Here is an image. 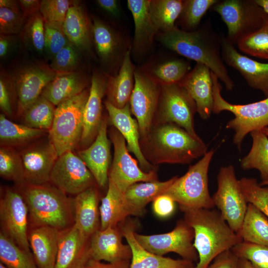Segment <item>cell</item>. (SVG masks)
I'll return each instance as SVG.
<instances>
[{
    "instance_id": "32",
    "label": "cell",
    "mask_w": 268,
    "mask_h": 268,
    "mask_svg": "<svg viewBox=\"0 0 268 268\" xmlns=\"http://www.w3.org/2000/svg\"><path fill=\"white\" fill-rule=\"evenodd\" d=\"M177 178L175 176L163 182L155 180L134 184L125 192V199L136 215H141L146 204L164 194Z\"/></svg>"
},
{
    "instance_id": "27",
    "label": "cell",
    "mask_w": 268,
    "mask_h": 268,
    "mask_svg": "<svg viewBox=\"0 0 268 268\" xmlns=\"http://www.w3.org/2000/svg\"><path fill=\"white\" fill-rule=\"evenodd\" d=\"M60 231L49 226H29L28 238L38 268H55Z\"/></svg>"
},
{
    "instance_id": "31",
    "label": "cell",
    "mask_w": 268,
    "mask_h": 268,
    "mask_svg": "<svg viewBox=\"0 0 268 268\" xmlns=\"http://www.w3.org/2000/svg\"><path fill=\"white\" fill-rule=\"evenodd\" d=\"M134 67L130 51L125 53L118 73L108 79L107 101L113 106L122 108L129 103L134 88Z\"/></svg>"
},
{
    "instance_id": "7",
    "label": "cell",
    "mask_w": 268,
    "mask_h": 268,
    "mask_svg": "<svg viewBox=\"0 0 268 268\" xmlns=\"http://www.w3.org/2000/svg\"><path fill=\"white\" fill-rule=\"evenodd\" d=\"M214 150L207 151L198 162L190 166L183 176L176 179L164 194L179 204L180 208H213L208 190V172Z\"/></svg>"
},
{
    "instance_id": "43",
    "label": "cell",
    "mask_w": 268,
    "mask_h": 268,
    "mask_svg": "<svg viewBox=\"0 0 268 268\" xmlns=\"http://www.w3.org/2000/svg\"><path fill=\"white\" fill-rule=\"evenodd\" d=\"M237 45L244 54L268 60V17L261 28L239 41Z\"/></svg>"
},
{
    "instance_id": "15",
    "label": "cell",
    "mask_w": 268,
    "mask_h": 268,
    "mask_svg": "<svg viewBox=\"0 0 268 268\" xmlns=\"http://www.w3.org/2000/svg\"><path fill=\"white\" fill-rule=\"evenodd\" d=\"M160 90L157 82L140 71L134 73V86L130 99L131 112L136 118L140 136L144 137L153 124Z\"/></svg>"
},
{
    "instance_id": "63",
    "label": "cell",
    "mask_w": 268,
    "mask_h": 268,
    "mask_svg": "<svg viewBox=\"0 0 268 268\" xmlns=\"http://www.w3.org/2000/svg\"><path fill=\"white\" fill-rule=\"evenodd\" d=\"M0 268H7L3 264L0 262Z\"/></svg>"
},
{
    "instance_id": "53",
    "label": "cell",
    "mask_w": 268,
    "mask_h": 268,
    "mask_svg": "<svg viewBox=\"0 0 268 268\" xmlns=\"http://www.w3.org/2000/svg\"><path fill=\"white\" fill-rule=\"evenodd\" d=\"M175 203V201L170 196L163 194L153 201V209L157 216L167 217L174 212Z\"/></svg>"
},
{
    "instance_id": "2",
    "label": "cell",
    "mask_w": 268,
    "mask_h": 268,
    "mask_svg": "<svg viewBox=\"0 0 268 268\" xmlns=\"http://www.w3.org/2000/svg\"><path fill=\"white\" fill-rule=\"evenodd\" d=\"M142 139L143 155L156 164H188L207 152V145L199 136L171 123L153 125Z\"/></svg>"
},
{
    "instance_id": "33",
    "label": "cell",
    "mask_w": 268,
    "mask_h": 268,
    "mask_svg": "<svg viewBox=\"0 0 268 268\" xmlns=\"http://www.w3.org/2000/svg\"><path fill=\"white\" fill-rule=\"evenodd\" d=\"M149 0H128V6L132 13L134 24V44L141 48L151 44L158 30L150 13Z\"/></svg>"
},
{
    "instance_id": "50",
    "label": "cell",
    "mask_w": 268,
    "mask_h": 268,
    "mask_svg": "<svg viewBox=\"0 0 268 268\" xmlns=\"http://www.w3.org/2000/svg\"><path fill=\"white\" fill-rule=\"evenodd\" d=\"M24 30L34 48L42 52L45 50V23L40 12L29 17Z\"/></svg>"
},
{
    "instance_id": "46",
    "label": "cell",
    "mask_w": 268,
    "mask_h": 268,
    "mask_svg": "<svg viewBox=\"0 0 268 268\" xmlns=\"http://www.w3.org/2000/svg\"><path fill=\"white\" fill-rule=\"evenodd\" d=\"M239 181L247 202L256 206L268 217V186H261L255 178L243 177Z\"/></svg>"
},
{
    "instance_id": "61",
    "label": "cell",
    "mask_w": 268,
    "mask_h": 268,
    "mask_svg": "<svg viewBox=\"0 0 268 268\" xmlns=\"http://www.w3.org/2000/svg\"><path fill=\"white\" fill-rule=\"evenodd\" d=\"M260 185L262 186H268V179L264 181H262L259 183Z\"/></svg>"
},
{
    "instance_id": "54",
    "label": "cell",
    "mask_w": 268,
    "mask_h": 268,
    "mask_svg": "<svg viewBox=\"0 0 268 268\" xmlns=\"http://www.w3.org/2000/svg\"><path fill=\"white\" fill-rule=\"evenodd\" d=\"M238 261V258L230 249L217 256L207 268H237Z\"/></svg>"
},
{
    "instance_id": "16",
    "label": "cell",
    "mask_w": 268,
    "mask_h": 268,
    "mask_svg": "<svg viewBox=\"0 0 268 268\" xmlns=\"http://www.w3.org/2000/svg\"><path fill=\"white\" fill-rule=\"evenodd\" d=\"M18 152L23 166L25 183H49L52 169L59 156L48 136L46 139L24 146Z\"/></svg>"
},
{
    "instance_id": "35",
    "label": "cell",
    "mask_w": 268,
    "mask_h": 268,
    "mask_svg": "<svg viewBox=\"0 0 268 268\" xmlns=\"http://www.w3.org/2000/svg\"><path fill=\"white\" fill-rule=\"evenodd\" d=\"M49 131L32 128L8 120L0 115V141L1 146L13 147L26 145L45 135Z\"/></svg>"
},
{
    "instance_id": "28",
    "label": "cell",
    "mask_w": 268,
    "mask_h": 268,
    "mask_svg": "<svg viewBox=\"0 0 268 268\" xmlns=\"http://www.w3.org/2000/svg\"><path fill=\"white\" fill-rule=\"evenodd\" d=\"M100 229L119 226L130 215H136L125 199L124 193L109 180L108 190L99 206Z\"/></svg>"
},
{
    "instance_id": "22",
    "label": "cell",
    "mask_w": 268,
    "mask_h": 268,
    "mask_svg": "<svg viewBox=\"0 0 268 268\" xmlns=\"http://www.w3.org/2000/svg\"><path fill=\"white\" fill-rule=\"evenodd\" d=\"M122 236L119 226L97 230L90 238L91 259L108 263L131 261V247L123 243Z\"/></svg>"
},
{
    "instance_id": "62",
    "label": "cell",
    "mask_w": 268,
    "mask_h": 268,
    "mask_svg": "<svg viewBox=\"0 0 268 268\" xmlns=\"http://www.w3.org/2000/svg\"><path fill=\"white\" fill-rule=\"evenodd\" d=\"M262 132L268 136V127H266L262 130Z\"/></svg>"
},
{
    "instance_id": "42",
    "label": "cell",
    "mask_w": 268,
    "mask_h": 268,
    "mask_svg": "<svg viewBox=\"0 0 268 268\" xmlns=\"http://www.w3.org/2000/svg\"><path fill=\"white\" fill-rule=\"evenodd\" d=\"M0 175L4 179L12 181L18 186L25 183L20 154L13 147H0Z\"/></svg>"
},
{
    "instance_id": "30",
    "label": "cell",
    "mask_w": 268,
    "mask_h": 268,
    "mask_svg": "<svg viewBox=\"0 0 268 268\" xmlns=\"http://www.w3.org/2000/svg\"><path fill=\"white\" fill-rule=\"evenodd\" d=\"M63 30L69 43L78 50L90 48L92 25L84 8L76 2H73L68 10Z\"/></svg>"
},
{
    "instance_id": "4",
    "label": "cell",
    "mask_w": 268,
    "mask_h": 268,
    "mask_svg": "<svg viewBox=\"0 0 268 268\" xmlns=\"http://www.w3.org/2000/svg\"><path fill=\"white\" fill-rule=\"evenodd\" d=\"M28 207L29 226H49L59 231L74 225L72 198L49 183L18 186Z\"/></svg>"
},
{
    "instance_id": "5",
    "label": "cell",
    "mask_w": 268,
    "mask_h": 268,
    "mask_svg": "<svg viewBox=\"0 0 268 268\" xmlns=\"http://www.w3.org/2000/svg\"><path fill=\"white\" fill-rule=\"evenodd\" d=\"M211 76L213 94L212 113L218 114L227 111L234 115V118L227 122L226 127L234 131L233 143L240 150L243 140L248 134L268 127V97L247 104H231L222 96L221 84L212 71Z\"/></svg>"
},
{
    "instance_id": "13",
    "label": "cell",
    "mask_w": 268,
    "mask_h": 268,
    "mask_svg": "<svg viewBox=\"0 0 268 268\" xmlns=\"http://www.w3.org/2000/svg\"><path fill=\"white\" fill-rule=\"evenodd\" d=\"M50 182L66 195L74 196L96 183L84 162L72 151L65 152L58 156Z\"/></svg>"
},
{
    "instance_id": "52",
    "label": "cell",
    "mask_w": 268,
    "mask_h": 268,
    "mask_svg": "<svg viewBox=\"0 0 268 268\" xmlns=\"http://www.w3.org/2000/svg\"><path fill=\"white\" fill-rule=\"evenodd\" d=\"M15 89L13 79L3 72L0 77V108L3 114L8 117L12 114V96Z\"/></svg>"
},
{
    "instance_id": "45",
    "label": "cell",
    "mask_w": 268,
    "mask_h": 268,
    "mask_svg": "<svg viewBox=\"0 0 268 268\" xmlns=\"http://www.w3.org/2000/svg\"><path fill=\"white\" fill-rule=\"evenodd\" d=\"M18 2L11 0H0V32L4 35L19 32L24 17L19 9Z\"/></svg>"
},
{
    "instance_id": "8",
    "label": "cell",
    "mask_w": 268,
    "mask_h": 268,
    "mask_svg": "<svg viewBox=\"0 0 268 268\" xmlns=\"http://www.w3.org/2000/svg\"><path fill=\"white\" fill-rule=\"evenodd\" d=\"M210 10L217 12L227 28V40L237 45L258 30L268 17L255 0H223Z\"/></svg>"
},
{
    "instance_id": "17",
    "label": "cell",
    "mask_w": 268,
    "mask_h": 268,
    "mask_svg": "<svg viewBox=\"0 0 268 268\" xmlns=\"http://www.w3.org/2000/svg\"><path fill=\"white\" fill-rule=\"evenodd\" d=\"M56 75L50 66L44 65L26 67L18 71L13 78L17 96V115L21 116L42 95Z\"/></svg>"
},
{
    "instance_id": "51",
    "label": "cell",
    "mask_w": 268,
    "mask_h": 268,
    "mask_svg": "<svg viewBox=\"0 0 268 268\" xmlns=\"http://www.w3.org/2000/svg\"><path fill=\"white\" fill-rule=\"evenodd\" d=\"M68 43L63 27L45 23V50L52 59Z\"/></svg>"
},
{
    "instance_id": "39",
    "label": "cell",
    "mask_w": 268,
    "mask_h": 268,
    "mask_svg": "<svg viewBox=\"0 0 268 268\" xmlns=\"http://www.w3.org/2000/svg\"><path fill=\"white\" fill-rule=\"evenodd\" d=\"M55 109V106L42 95L21 115L23 125L49 131L53 124Z\"/></svg>"
},
{
    "instance_id": "20",
    "label": "cell",
    "mask_w": 268,
    "mask_h": 268,
    "mask_svg": "<svg viewBox=\"0 0 268 268\" xmlns=\"http://www.w3.org/2000/svg\"><path fill=\"white\" fill-rule=\"evenodd\" d=\"M109 119L103 118L101 127L94 141L87 147L78 151L84 162L100 188L108 184L110 162V143L107 135Z\"/></svg>"
},
{
    "instance_id": "38",
    "label": "cell",
    "mask_w": 268,
    "mask_h": 268,
    "mask_svg": "<svg viewBox=\"0 0 268 268\" xmlns=\"http://www.w3.org/2000/svg\"><path fill=\"white\" fill-rule=\"evenodd\" d=\"M92 35L97 54L104 63L110 62L119 48L117 35L109 26L100 20L93 19Z\"/></svg>"
},
{
    "instance_id": "36",
    "label": "cell",
    "mask_w": 268,
    "mask_h": 268,
    "mask_svg": "<svg viewBox=\"0 0 268 268\" xmlns=\"http://www.w3.org/2000/svg\"><path fill=\"white\" fill-rule=\"evenodd\" d=\"M252 145L248 154L240 161L244 170L256 169L262 181L268 179V136L262 130L252 132Z\"/></svg>"
},
{
    "instance_id": "18",
    "label": "cell",
    "mask_w": 268,
    "mask_h": 268,
    "mask_svg": "<svg viewBox=\"0 0 268 268\" xmlns=\"http://www.w3.org/2000/svg\"><path fill=\"white\" fill-rule=\"evenodd\" d=\"M221 56L225 63L237 70L251 88L268 97V63H263L240 53L223 36Z\"/></svg>"
},
{
    "instance_id": "9",
    "label": "cell",
    "mask_w": 268,
    "mask_h": 268,
    "mask_svg": "<svg viewBox=\"0 0 268 268\" xmlns=\"http://www.w3.org/2000/svg\"><path fill=\"white\" fill-rule=\"evenodd\" d=\"M217 189L212 196L216 206L229 226L237 233L242 224L248 202L241 190L234 167L220 168L217 175Z\"/></svg>"
},
{
    "instance_id": "47",
    "label": "cell",
    "mask_w": 268,
    "mask_h": 268,
    "mask_svg": "<svg viewBox=\"0 0 268 268\" xmlns=\"http://www.w3.org/2000/svg\"><path fill=\"white\" fill-rule=\"evenodd\" d=\"M231 250L238 258L249 262L254 268H268V246L242 241Z\"/></svg>"
},
{
    "instance_id": "48",
    "label": "cell",
    "mask_w": 268,
    "mask_h": 268,
    "mask_svg": "<svg viewBox=\"0 0 268 268\" xmlns=\"http://www.w3.org/2000/svg\"><path fill=\"white\" fill-rule=\"evenodd\" d=\"M79 51L68 43L53 57L49 66L57 73L77 71L80 60Z\"/></svg>"
},
{
    "instance_id": "25",
    "label": "cell",
    "mask_w": 268,
    "mask_h": 268,
    "mask_svg": "<svg viewBox=\"0 0 268 268\" xmlns=\"http://www.w3.org/2000/svg\"><path fill=\"white\" fill-rule=\"evenodd\" d=\"M121 229L131 249L130 268H195L192 261L164 257L145 250L136 240L133 226L125 225Z\"/></svg>"
},
{
    "instance_id": "41",
    "label": "cell",
    "mask_w": 268,
    "mask_h": 268,
    "mask_svg": "<svg viewBox=\"0 0 268 268\" xmlns=\"http://www.w3.org/2000/svg\"><path fill=\"white\" fill-rule=\"evenodd\" d=\"M218 0H184L182 11L179 18L182 30L192 32L198 29L201 26V21L203 16Z\"/></svg>"
},
{
    "instance_id": "34",
    "label": "cell",
    "mask_w": 268,
    "mask_h": 268,
    "mask_svg": "<svg viewBox=\"0 0 268 268\" xmlns=\"http://www.w3.org/2000/svg\"><path fill=\"white\" fill-rule=\"evenodd\" d=\"M243 241L268 246V217L248 203L241 226L237 233Z\"/></svg>"
},
{
    "instance_id": "19",
    "label": "cell",
    "mask_w": 268,
    "mask_h": 268,
    "mask_svg": "<svg viewBox=\"0 0 268 268\" xmlns=\"http://www.w3.org/2000/svg\"><path fill=\"white\" fill-rule=\"evenodd\" d=\"M89 242L74 224L60 231L55 268H86L91 260Z\"/></svg>"
},
{
    "instance_id": "23",
    "label": "cell",
    "mask_w": 268,
    "mask_h": 268,
    "mask_svg": "<svg viewBox=\"0 0 268 268\" xmlns=\"http://www.w3.org/2000/svg\"><path fill=\"white\" fill-rule=\"evenodd\" d=\"M180 83L195 102L201 118L208 119L213 105V81L210 69L197 63Z\"/></svg>"
},
{
    "instance_id": "29",
    "label": "cell",
    "mask_w": 268,
    "mask_h": 268,
    "mask_svg": "<svg viewBox=\"0 0 268 268\" xmlns=\"http://www.w3.org/2000/svg\"><path fill=\"white\" fill-rule=\"evenodd\" d=\"M88 78L81 71L57 73L55 78L44 89L42 95L55 106L75 96L85 89Z\"/></svg>"
},
{
    "instance_id": "14",
    "label": "cell",
    "mask_w": 268,
    "mask_h": 268,
    "mask_svg": "<svg viewBox=\"0 0 268 268\" xmlns=\"http://www.w3.org/2000/svg\"><path fill=\"white\" fill-rule=\"evenodd\" d=\"M109 136L114 152L109 180L121 191L125 193L129 186L137 182L157 180L154 171L144 172L139 168L129 154L125 138L116 129H111Z\"/></svg>"
},
{
    "instance_id": "3",
    "label": "cell",
    "mask_w": 268,
    "mask_h": 268,
    "mask_svg": "<svg viewBox=\"0 0 268 268\" xmlns=\"http://www.w3.org/2000/svg\"><path fill=\"white\" fill-rule=\"evenodd\" d=\"M184 219L194 231V246L199 260L195 268H207L222 252L243 241L218 210L211 208H180Z\"/></svg>"
},
{
    "instance_id": "24",
    "label": "cell",
    "mask_w": 268,
    "mask_h": 268,
    "mask_svg": "<svg viewBox=\"0 0 268 268\" xmlns=\"http://www.w3.org/2000/svg\"><path fill=\"white\" fill-rule=\"evenodd\" d=\"M105 106L108 113L109 121L124 137L127 142L129 151L134 154L142 168L150 169L151 166L141 149L138 124L137 121L131 116L129 103L123 108H119L107 100Z\"/></svg>"
},
{
    "instance_id": "12",
    "label": "cell",
    "mask_w": 268,
    "mask_h": 268,
    "mask_svg": "<svg viewBox=\"0 0 268 268\" xmlns=\"http://www.w3.org/2000/svg\"><path fill=\"white\" fill-rule=\"evenodd\" d=\"M138 242L146 250L163 256L169 252L180 255L183 259L198 262L199 258L193 241V229L183 219L179 220L171 231L160 234L141 235L134 232Z\"/></svg>"
},
{
    "instance_id": "26",
    "label": "cell",
    "mask_w": 268,
    "mask_h": 268,
    "mask_svg": "<svg viewBox=\"0 0 268 268\" xmlns=\"http://www.w3.org/2000/svg\"><path fill=\"white\" fill-rule=\"evenodd\" d=\"M98 203L99 194L95 186L72 198L74 224L88 239L100 227Z\"/></svg>"
},
{
    "instance_id": "55",
    "label": "cell",
    "mask_w": 268,
    "mask_h": 268,
    "mask_svg": "<svg viewBox=\"0 0 268 268\" xmlns=\"http://www.w3.org/2000/svg\"><path fill=\"white\" fill-rule=\"evenodd\" d=\"M18 2L24 18L30 17L40 11L41 0H20Z\"/></svg>"
},
{
    "instance_id": "58",
    "label": "cell",
    "mask_w": 268,
    "mask_h": 268,
    "mask_svg": "<svg viewBox=\"0 0 268 268\" xmlns=\"http://www.w3.org/2000/svg\"><path fill=\"white\" fill-rule=\"evenodd\" d=\"M11 39L8 35L0 34V57H4L7 54L11 44Z\"/></svg>"
},
{
    "instance_id": "49",
    "label": "cell",
    "mask_w": 268,
    "mask_h": 268,
    "mask_svg": "<svg viewBox=\"0 0 268 268\" xmlns=\"http://www.w3.org/2000/svg\"><path fill=\"white\" fill-rule=\"evenodd\" d=\"M72 2L67 0H41L39 12L44 23L63 27L67 12Z\"/></svg>"
},
{
    "instance_id": "56",
    "label": "cell",
    "mask_w": 268,
    "mask_h": 268,
    "mask_svg": "<svg viewBox=\"0 0 268 268\" xmlns=\"http://www.w3.org/2000/svg\"><path fill=\"white\" fill-rule=\"evenodd\" d=\"M131 261H122L115 263H104L90 260L86 268H130Z\"/></svg>"
},
{
    "instance_id": "59",
    "label": "cell",
    "mask_w": 268,
    "mask_h": 268,
    "mask_svg": "<svg viewBox=\"0 0 268 268\" xmlns=\"http://www.w3.org/2000/svg\"><path fill=\"white\" fill-rule=\"evenodd\" d=\"M237 268H254L246 260L239 258Z\"/></svg>"
},
{
    "instance_id": "11",
    "label": "cell",
    "mask_w": 268,
    "mask_h": 268,
    "mask_svg": "<svg viewBox=\"0 0 268 268\" xmlns=\"http://www.w3.org/2000/svg\"><path fill=\"white\" fill-rule=\"evenodd\" d=\"M0 231L23 250L31 253L28 238V209L20 193L10 188L2 190L0 199Z\"/></svg>"
},
{
    "instance_id": "44",
    "label": "cell",
    "mask_w": 268,
    "mask_h": 268,
    "mask_svg": "<svg viewBox=\"0 0 268 268\" xmlns=\"http://www.w3.org/2000/svg\"><path fill=\"white\" fill-rule=\"evenodd\" d=\"M190 63L183 59L161 63L152 69V74L162 84L180 82L190 72Z\"/></svg>"
},
{
    "instance_id": "60",
    "label": "cell",
    "mask_w": 268,
    "mask_h": 268,
    "mask_svg": "<svg viewBox=\"0 0 268 268\" xmlns=\"http://www.w3.org/2000/svg\"><path fill=\"white\" fill-rule=\"evenodd\" d=\"M255 1L268 14V0H255Z\"/></svg>"
},
{
    "instance_id": "40",
    "label": "cell",
    "mask_w": 268,
    "mask_h": 268,
    "mask_svg": "<svg viewBox=\"0 0 268 268\" xmlns=\"http://www.w3.org/2000/svg\"><path fill=\"white\" fill-rule=\"evenodd\" d=\"M0 260L7 268H38L31 253L0 232Z\"/></svg>"
},
{
    "instance_id": "57",
    "label": "cell",
    "mask_w": 268,
    "mask_h": 268,
    "mask_svg": "<svg viewBox=\"0 0 268 268\" xmlns=\"http://www.w3.org/2000/svg\"><path fill=\"white\" fill-rule=\"evenodd\" d=\"M96 1L100 7L108 13L115 16L119 15L120 9L117 0H98Z\"/></svg>"
},
{
    "instance_id": "10",
    "label": "cell",
    "mask_w": 268,
    "mask_h": 268,
    "mask_svg": "<svg viewBox=\"0 0 268 268\" xmlns=\"http://www.w3.org/2000/svg\"><path fill=\"white\" fill-rule=\"evenodd\" d=\"M158 106V122L175 124L199 137L195 129V102L180 82L162 84Z\"/></svg>"
},
{
    "instance_id": "21",
    "label": "cell",
    "mask_w": 268,
    "mask_h": 268,
    "mask_svg": "<svg viewBox=\"0 0 268 268\" xmlns=\"http://www.w3.org/2000/svg\"><path fill=\"white\" fill-rule=\"evenodd\" d=\"M108 79L100 73H94L91 80L89 94L84 113L82 135L79 145L84 149L96 138L101 126L102 98L106 92Z\"/></svg>"
},
{
    "instance_id": "37",
    "label": "cell",
    "mask_w": 268,
    "mask_h": 268,
    "mask_svg": "<svg viewBox=\"0 0 268 268\" xmlns=\"http://www.w3.org/2000/svg\"><path fill=\"white\" fill-rule=\"evenodd\" d=\"M183 2L181 0H150V15L158 30L165 32L176 26L175 23L180 16Z\"/></svg>"
},
{
    "instance_id": "6",
    "label": "cell",
    "mask_w": 268,
    "mask_h": 268,
    "mask_svg": "<svg viewBox=\"0 0 268 268\" xmlns=\"http://www.w3.org/2000/svg\"><path fill=\"white\" fill-rule=\"evenodd\" d=\"M89 94V90L86 89L56 107L48 137L58 156L73 151L79 145L83 130V113Z\"/></svg>"
},
{
    "instance_id": "1",
    "label": "cell",
    "mask_w": 268,
    "mask_h": 268,
    "mask_svg": "<svg viewBox=\"0 0 268 268\" xmlns=\"http://www.w3.org/2000/svg\"><path fill=\"white\" fill-rule=\"evenodd\" d=\"M157 38L167 48L208 67L227 90L233 89L234 82L221 56L223 36L213 28L210 19L196 31L187 32L175 26L162 32Z\"/></svg>"
}]
</instances>
